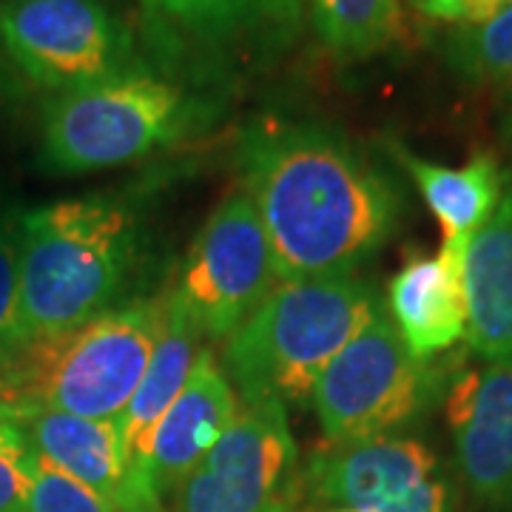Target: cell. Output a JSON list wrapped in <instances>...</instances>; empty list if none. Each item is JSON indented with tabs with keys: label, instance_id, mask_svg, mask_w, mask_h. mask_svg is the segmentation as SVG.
<instances>
[{
	"label": "cell",
	"instance_id": "obj_28",
	"mask_svg": "<svg viewBox=\"0 0 512 512\" xmlns=\"http://www.w3.org/2000/svg\"><path fill=\"white\" fill-rule=\"evenodd\" d=\"M328 512H362V510H345V507H330Z\"/></svg>",
	"mask_w": 512,
	"mask_h": 512
},
{
	"label": "cell",
	"instance_id": "obj_5",
	"mask_svg": "<svg viewBox=\"0 0 512 512\" xmlns=\"http://www.w3.org/2000/svg\"><path fill=\"white\" fill-rule=\"evenodd\" d=\"M200 120V106L163 77L128 69L57 92L40 114V163L52 174H94L146 160Z\"/></svg>",
	"mask_w": 512,
	"mask_h": 512
},
{
	"label": "cell",
	"instance_id": "obj_16",
	"mask_svg": "<svg viewBox=\"0 0 512 512\" xmlns=\"http://www.w3.org/2000/svg\"><path fill=\"white\" fill-rule=\"evenodd\" d=\"M171 299V293H168ZM200 342L202 336L197 328L185 319V313L177 308V302L171 299V308H168V322H165L163 333H160V342L151 353V362H148L146 376L137 387L134 399L128 402L123 410V416L117 419L120 424V444H123V456H126L128 470L134 481L151 493L154 498L160 495L151 490V484L146 481V453L151 436L157 430V424L168 413V407L174 404V399L180 396V390L188 382L191 370L200 359ZM163 501V498H160Z\"/></svg>",
	"mask_w": 512,
	"mask_h": 512
},
{
	"label": "cell",
	"instance_id": "obj_25",
	"mask_svg": "<svg viewBox=\"0 0 512 512\" xmlns=\"http://www.w3.org/2000/svg\"><path fill=\"white\" fill-rule=\"evenodd\" d=\"M20 92H23L20 77L9 66V60L3 57V52H0V123L12 114L15 103L20 100Z\"/></svg>",
	"mask_w": 512,
	"mask_h": 512
},
{
	"label": "cell",
	"instance_id": "obj_12",
	"mask_svg": "<svg viewBox=\"0 0 512 512\" xmlns=\"http://www.w3.org/2000/svg\"><path fill=\"white\" fill-rule=\"evenodd\" d=\"M0 416L18 427L43 461L103 495L120 512H165L163 501L131 476L117 419H83L49 407H15L0 410Z\"/></svg>",
	"mask_w": 512,
	"mask_h": 512
},
{
	"label": "cell",
	"instance_id": "obj_17",
	"mask_svg": "<svg viewBox=\"0 0 512 512\" xmlns=\"http://www.w3.org/2000/svg\"><path fill=\"white\" fill-rule=\"evenodd\" d=\"M393 160L410 174L421 200L433 211L444 231V245L467 248L470 237L495 211L507 177L490 151H478L464 165L450 168L424 160L402 143H390Z\"/></svg>",
	"mask_w": 512,
	"mask_h": 512
},
{
	"label": "cell",
	"instance_id": "obj_15",
	"mask_svg": "<svg viewBox=\"0 0 512 512\" xmlns=\"http://www.w3.org/2000/svg\"><path fill=\"white\" fill-rule=\"evenodd\" d=\"M467 345L484 362L512 365V183L461 256Z\"/></svg>",
	"mask_w": 512,
	"mask_h": 512
},
{
	"label": "cell",
	"instance_id": "obj_1",
	"mask_svg": "<svg viewBox=\"0 0 512 512\" xmlns=\"http://www.w3.org/2000/svg\"><path fill=\"white\" fill-rule=\"evenodd\" d=\"M237 163L276 282L353 274L396 228L393 183L328 128L256 123L239 140Z\"/></svg>",
	"mask_w": 512,
	"mask_h": 512
},
{
	"label": "cell",
	"instance_id": "obj_26",
	"mask_svg": "<svg viewBox=\"0 0 512 512\" xmlns=\"http://www.w3.org/2000/svg\"><path fill=\"white\" fill-rule=\"evenodd\" d=\"M12 350L0 348V410L6 407V393H9V362H12Z\"/></svg>",
	"mask_w": 512,
	"mask_h": 512
},
{
	"label": "cell",
	"instance_id": "obj_2",
	"mask_svg": "<svg viewBox=\"0 0 512 512\" xmlns=\"http://www.w3.org/2000/svg\"><path fill=\"white\" fill-rule=\"evenodd\" d=\"M137 217L111 194L57 200L20 214L23 339L55 336L114 308L134 262Z\"/></svg>",
	"mask_w": 512,
	"mask_h": 512
},
{
	"label": "cell",
	"instance_id": "obj_4",
	"mask_svg": "<svg viewBox=\"0 0 512 512\" xmlns=\"http://www.w3.org/2000/svg\"><path fill=\"white\" fill-rule=\"evenodd\" d=\"M168 296L117 305L80 328L29 339L12 350L6 407H49L114 421L146 376L168 322Z\"/></svg>",
	"mask_w": 512,
	"mask_h": 512
},
{
	"label": "cell",
	"instance_id": "obj_8",
	"mask_svg": "<svg viewBox=\"0 0 512 512\" xmlns=\"http://www.w3.org/2000/svg\"><path fill=\"white\" fill-rule=\"evenodd\" d=\"M0 52L20 80L57 94L128 72L131 46L100 0H0Z\"/></svg>",
	"mask_w": 512,
	"mask_h": 512
},
{
	"label": "cell",
	"instance_id": "obj_3",
	"mask_svg": "<svg viewBox=\"0 0 512 512\" xmlns=\"http://www.w3.org/2000/svg\"><path fill=\"white\" fill-rule=\"evenodd\" d=\"M382 308L356 274L276 282L228 336L222 370L242 404H305L333 356Z\"/></svg>",
	"mask_w": 512,
	"mask_h": 512
},
{
	"label": "cell",
	"instance_id": "obj_18",
	"mask_svg": "<svg viewBox=\"0 0 512 512\" xmlns=\"http://www.w3.org/2000/svg\"><path fill=\"white\" fill-rule=\"evenodd\" d=\"M308 9L319 40L339 60L373 57L402 26V0H308Z\"/></svg>",
	"mask_w": 512,
	"mask_h": 512
},
{
	"label": "cell",
	"instance_id": "obj_7",
	"mask_svg": "<svg viewBox=\"0 0 512 512\" xmlns=\"http://www.w3.org/2000/svg\"><path fill=\"white\" fill-rule=\"evenodd\" d=\"M302 498L305 470L285 407L242 404L174 493V512H299Z\"/></svg>",
	"mask_w": 512,
	"mask_h": 512
},
{
	"label": "cell",
	"instance_id": "obj_14",
	"mask_svg": "<svg viewBox=\"0 0 512 512\" xmlns=\"http://www.w3.org/2000/svg\"><path fill=\"white\" fill-rule=\"evenodd\" d=\"M461 256L464 248L456 245H441L436 254L413 251L387 285V316L419 362L467 336Z\"/></svg>",
	"mask_w": 512,
	"mask_h": 512
},
{
	"label": "cell",
	"instance_id": "obj_20",
	"mask_svg": "<svg viewBox=\"0 0 512 512\" xmlns=\"http://www.w3.org/2000/svg\"><path fill=\"white\" fill-rule=\"evenodd\" d=\"M29 512H120L103 495L74 481L55 464L35 453L32 484H29Z\"/></svg>",
	"mask_w": 512,
	"mask_h": 512
},
{
	"label": "cell",
	"instance_id": "obj_9",
	"mask_svg": "<svg viewBox=\"0 0 512 512\" xmlns=\"http://www.w3.org/2000/svg\"><path fill=\"white\" fill-rule=\"evenodd\" d=\"M274 285L265 228L254 200L239 188L200 228L171 299L202 339H228Z\"/></svg>",
	"mask_w": 512,
	"mask_h": 512
},
{
	"label": "cell",
	"instance_id": "obj_22",
	"mask_svg": "<svg viewBox=\"0 0 512 512\" xmlns=\"http://www.w3.org/2000/svg\"><path fill=\"white\" fill-rule=\"evenodd\" d=\"M35 450L18 427L0 416V512H29Z\"/></svg>",
	"mask_w": 512,
	"mask_h": 512
},
{
	"label": "cell",
	"instance_id": "obj_10",
	"mask_svg": "<svg viewBox=\"0 0 512 512\" xmlns=\"http://www.w3.org/2000/svg\"><path fill=\"white\" fill-rule=\"evenodd\" d=\"M305 493L362 512H447L433 450L402 436L325 444L305 467Z\"/></svg>",
	"mask_w": 512,
	"mask_h": 512
},
{
	"label": "cell",
	"instance_id": "obj_23",
	"mask_svg": "<svg viewBox=\"0 0 512 512\" xmlns=\"http://www.w3.org/2000/svg\"><path fill=\"white\" fill-rule=\"evenodd\" d=\"M251 6L254 0H154V9H163L168 18L205 37L228 35Z\"/></svg>",
	"mask_w": 512,
	"mask_h": 512
},
{
	"label": "cell",
	"instance_id": "obj_13",
	"mask_svg": "<svg viewBox=\"0 0 512 512\" xmlns=\"http://www.w3.org/2000/svg\"><path fill=\"white\" fill-rule=\"evenodd\" d=\"M239 402L234 384L217 365L214 353L202 348L180 396L168 407L146 453V481L160 498H174L185 478L237 419Z\"/></svg>",
	"mask_w": 512,
	"mask_h": 512
},
{
	"label": "cell",
	"instance_id": "obj_6",
	"mask_svg": "<svg viewBox=\"0 0 512 512\" xmlns=\"http://www.w3.org/2000/svg\"><path fill=\"white\" fill-rule=\"evenodd\" d=\"M430 390L427 367L404 348L382 308L322 370L311 402L325 444H348L404 427Z\"/></svg>",
	"mask_w": 512,
	"mask_h": 512
},
{
	"label": "cell",
	"instance_id": "obj_27",
	"mask_svg": "<svg viewBox=\"0 0 512 512\" xmlns=\"http://www.w3.org/2000/svg\"><path fill=\"white\" fill-rule=\"evenodd\" d=\"M501 140H504V146L510 148L512 154V103L510 109L504 111V117H501Z\"/></svg>",
	"mask_w": 512,
	"mask_h": 512
},
{
	"label": "cell",
	"instance_id": "obj_24",
	"mask_svg": "<svg viewBox=\"0 0 512 512\" xmlns=\"http://www.w3.org/2000/svg\"><path fill=\"white\" fill-rule=\"evenodd\" d=\"M507 3L510 0H416L419 12H424L427 18L447 20L458 26H473V23L493 18Z\"/></svg>",
	"mask_w": 512,
	"mask_h": 512
},
{
	"label": "cell",
	"instance_id": "obj_29",
	"mask_svg": "<svg viewBox=\"0 0 512 512\" xmlns=\"http://www.w3.org/2000/svg\"><path fill=\"white\" fill-rule=\"evenodd\" d=\"M143 3H146L148 9H154V0H143Z\"/></svg>",
	"mask_w": 512,
	"mask_h": 512
},
{
	"label": "cell",
	"instance_id": "obj_19",
	"mask_svg": "<svg viewBox=\"0 0 512 512\" xmlns=\"http://www.w3.org/2000/svg\"><path fill=\"white\" fill-rule=\"evenodd\" d=\"M450 69L476 86H512V0L493 18L447 37Z\"/></svg>",
	"mask_w": 512,
	"mask_h": 512
},
{
	"label": "cell",
	"instance_id": "obj_11",
	"mask_svg": "<svg viewBox=\"0 0 512 512\" xmlns=\"http://www.w3.org/2000/svg\"><path fill=\"white\" fill-rule=\"evenodd\" d=\"M458 473L493 510H512V365L461 370L447 393Z\"/></svg>",
	"mask_w": 512,
	"mask_h": 512
},
{
	"label": "cell",
	"instance_id": "obj_21",
	"mask_svg": "<svg viewBox=\"0 0 512 512\" xmlns=\"http://www.w3.org/2000/svg\"><path fill=\"white\" fill-rule=\"evenodd\" d=\"M26 345L20 328V214H0V348Z\"/></svg>",
	"mask_w": 512,
	"mask_h": 512
}]
</instances>
